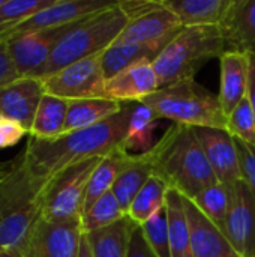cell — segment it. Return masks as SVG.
Wrapping results in <instances>:
<instances>
[{"mask_svg":"<svg viewBox=\"0 0 255 257\" xmlns=\"http://www.w3.org/2000/svg\"><path fill=\"white\" fill-rule=\"evenodd\" d=\"M132 102H122V110L107 120L57 139L42 140L29 136L23 161L30 176L44 187L65 169L92 158H104L123 145Z\"/></svg>","mask_w":255,"mask_h":257,"instance_id":"1","label":"cell"},{"mask_svg":"<svg viewBox=\"0 0 255 257\" xmlns=\"http://www.w3.org/2000/svg\"><path fill=\"white\" fill-rule=\"evenodd\" d=\"M147 157L153 175L188 199L219 182L192 126L173 123L147 151Z\"/></svg>","mask_w":255,"mask_h":257,"instance_id":"2","label":"cell"},{"mask_svg":"<svg viewBox=\"0 0 255 257\" xmlns=\"http://www.w3.org/2000/svg\"><path fill=\"white\" fill-rule=\"evenodd\" d=\"M42 187L27 172L23 152L9 163L0 184V257H21V250L41 218Z\"/></svg>","mask_w":255,"mask_h":257,"instance_id":"3","label":"cell"},{"mask_svg":"<svg viewBox=\"0 0 255 257\" xmlns=\"http://www.w3.org/2000/svg\"><path fill=\"white\" fill-rule=\"evenodd\" d=\"M126 24L128 17L120 9L119 2L75 23L59 41L48 62L33 77L45 78L68 65L101 54L117 41Z\"/></svg>","mask_w":255,"mask_h":257,"instance_id":"4","label":"cell"},{"mask_svg":"<svg viewBox=\"0 0 255 257\" xmlns=\"http://www.w3.org/2000/svg\"><path fill=\"white\" fill-rule=\"evenodd\" d=\"M224 53L225 42L219 26L183 27L153 60L159 86L192 80L209 60Z\"/></svg>","mask_w":255,"mask_h":257,"instance_id":"5","label":"cell"},{"mask_svg":"<svg viewBox=\"0 0 255 257\" xmlns=\"http://www.w3.org/2000/svg\"><path fill=\"white\" fill-rule=\"evenodd\" d=\"M140 102L149 105L159 119H168L173 123L227 130V116L219 96L194 78L161 87Z\"/></svg>","mask_w":255,"mask_h":257,"instance_id":"6","label":"cell"},{"mask_svg":"<svg viewBox=\"0 0 255 257\" xmlns=\"http://www.w3.org/2000/svg\"><path fill=\"white\" fill-rule=\"evenodd\" d=\"M101 160L81 161L53 176L41 190V217L53 223L81 220L87 184Z\"/></svg>","mask_w":255,"mask_h":257,"instance_id":"7","label":"cell"},{"mask_svg":"<svg viewBox=\"0 0 255 257\" xmlns=\"http://www.w3.org/2000/svg\"><path fill=\"white\" fill-rule=\"evenodd\" d=\"M128 17V24L117 38V42L146 44L177 35L183 26L164 2H119Z\"/></svg>","mask_w":255,"mask_h":257,"instance_id":"8","label":"cell"},{"mask_svg":"<svg viewBox=\"0 0 255 257\" xmlns=\"http://www.w3.org/2000/svg\"><path fill=\"white\" fill-rule=\"evenodd\" d=\"M101 54L78 60L45 78H41L45 93L65 101L102 98L107 80L101 65Z\"/></svg>","mask_w":255,"mask_h":257,"instance_id":"9","label":"cell"},{"mask_svg":"<svg viewBox=\"0 0 255 257\" xmlns=\"http://www.w3.org/2000/svg\"><path fill=\"white\" fill-rule=\"evenodd\" d=\"M116 2L102 0H56L51 6L36 12L35 15L14 23L6 27H0V42H8L14 38L62 27L72 24L93 15L102 9L110 8Z\"/></svg>","mask_w":255,"mask_h":257,"instance_id":"10","label":"cell"},{"mask_svg":"<svg viewBox=\"0 0 255 257\" xmlns=\"http://www.w3.org/2000/svg\"><path fill=\"white\" fill-rule=\"evenodd\" d=\"M81 235V220L53 223L41 217L21 250V257H78Z\"/></svg>","mask_w":255,"mask_h":257,"instance_id":"11","label":"cell"},{"mask_svg":"<svg viewBox=\"0 0 255 257\" xmlns=\"http://www.w3.org/2000/svg\"><path fill=\"white\" fill-rule=\"evenodd\" d=\"M230 206L222 233L240 257H255V194L242 179L228 187Z\"/></svg>","mask_w":255,"mask_h":257,"instance_id":"12","label":"cell"},{"mask_svg":"<svg viewBox=\"0 0 255 257\" xmlns=\"http://www.w3.org/2000/svg\"><path fill=\"white\" fill-rule=\"evenodd\" d=\"M74 24L75 23L23 35L5 42L18 74L21 77H33L48 62L59 41L74 27Z\"/></svg>","mask_w":255,"mask_h":257,"instance_id":"13","label":"cell"},{"mask_svg":"<svg viewBox=\"0 0 255 257\" xmlns=\"http://www.w3.org/2000/svg\"><path fill=\"white\" fill-rule=\"evenodd\" d=\"M218 181L227 187L242 181L237 148L233 136L219 128H192Z\"/></svg>","mask_w":255,"mask_h":257,"instance_id":"14","label":"cell"},{"mask_svg":"<svg viewBox=\"0 0 255 257\" xmlns=\"http://www.w3.org/2000/svg\"><path fill=\"white\" fill-rule=\"evenodd\" d=\"M44 83L38 77H21L0 89V116L18 122L29 134L42 96Z\"/></svg>","mask_w":255,"mask_h":257,"instance_id":"15","label":"cell"},{"mask_svg":"<svg viewBox=\"0 0 255 257\" xmlns=\"http://www.w3.org/2000/svg\"><path fill=\"white\" fill-rule=\"evenodd\" d=\"M158 89H161V86L153 63L140 62L108 78L104 84L102 98L117 101L120 104L140 102Z\"/></svg>","mask_w":255,"mask_h":257,"instance_id":"16","label":"cell"},{"mask_svg":"<svg viewBox=\"0 0 255 257\" xmlns=\"http://www.w3.org/2000/svg\"><path fill=\"white\" fill-rule=\"evenodd\" d=\"M183 197L189 229L192 257H240L228 242L222 230L213 224L191 199Z\"/></svg>","mask_w":255,"mask_h":257,"instance_id":"17","label":"cell"},{"mask_svg":"<svg viewBox=\"0 0 255 257\" xmlns=\"http://www.w3.org/2000/svg\"><path fill=\"white\" fill-rule=\"evenodd\" d=\"M225 51H237L255 57V0H231L219 24Z\"/></svg>","mask_w":255,"mask_h":257,"instance_id":"18","label":"cell"},{"mask_svg":"<svg viewBox=\"0 0 255 257\" xmlns=\"http://www.w3.org/2000/svg\"><path fill=\"white\" fill-rule=\"evenodd\" d=\"M219 62L221 89L218 96L225 116H228L236 108V105L248 95L251 56L237 51H225L219 57Z\"/></svg>","mask_w":255,"mask_h":257,"instance_id":"19","label":"cell"},{"mask_svg":"<svg viewBox=\"0 0 255 257\" xmlns=\"http://www.w3.org/2000/svg\"><path fill=\"white\" fill-rule=\"evenodd\" d=\"M173 36H167L158 39L155 42L146 44H125V42H113L105 51L101 54V65L105 75V80L117 75L123 69L140 63V62H152L162 53V50L171 42Z\"/></svg>","mask_w":255,"mask_h":257,"instance_id":"20","label":"cell"},{"mask_svg":"<svg viewBox=\"0 0 255 257\" xmlns=\"http://www.w3.org/2000/svg\"><path fill=\"white\" fill-rule=\"evenodd\" d=\"M183 27L219 26L231 0H162Z\"/></svg>","mask_w":255,"mask_h":257,"instance_id":"21","label":"cell"},{"mask_svg":"<svg viewBox=\"0 0 255 257\" xmlns=\"http://www.w3.org/2000/svg\"><path fill=\"white\" fill-rule=\"evenodd\" d=\"M132 155L134 154H129L122 145L99 161L98 167L93 170V173L89 179V184H87L84 205H83V214L99 197H102L104 194H107L108 191L113 190L119 175L126 167V164L131 161Z\"/></svg>","mask_w":255,"mask_h":257,"instance_id":"22","label":"cell"},{"mask_svg":"<svg viewBox=\"0 0 255 257\" xmlns=\"http://www.w3.org/2000/svg\"><path fill=\"white\" fill-rule=\"evenodd\" d=\"M122 110V104L104 98H89L68 101V114L63 126V134L95 126L108 117L117 114Z\"/></svg>","mask_w":255,"mask_h":257,"instance_id":"23","label":"cell"},{"mask_svg":"<svg viewBox=\"0 0 255 257\" xmlns=\"http://www.w3.org/2000/svg\"><path fill=\"white\" fill-rule=\"evenodd\" d=\"M165 212L170 235L171 257H192L191 254V229L183 205V197L176 190H168L165 197Z\"/></svg>","mask_w":255,"mask_h":257,"instance_id":"24","label":"cell"},{"mask_svg":"<svg viewBox=\"0 0 255 257\" xmlns=\"http://www.w3.org/2000/svg\"><path fill=\"white\" fill-rule=\"evenodd\" d=\"M158 114L143 102H132L123 148L129 154H144L153 148V131L159 125Z\"/></svg>","mask_w":255,"mask_h":257,"instance_id":"25","label":"cell"},{"mask_svg":"<svg viewBox=\"0 0 255 257\" xmlns=\"http://www.w3.org/2000/svg\"><path fill=\"white\" fill-rule=\"evenodd\" d=\"M150 176H153V169L149 161L147 152L137 155L134 154L131 161L119 175L111 190L125 212H128V208L131 206L132 200Z\"/></svg>","mask_w":255,"mask_h":257,"instance_id":"26","label":"cell"},{"mask_svg":"<svg viewBox=\"0 0 255 257\" xmlns=\"http://www.w3.org/2000/svg\"><path fill=\"white\" fill-rule=\"evenodd\" d=\"M68 114V101L45 93L39 102L30 137L51 140L63 134V126Z\"/></svg>","mask_w":255,"mask_h":257,"instance_id":"27","label":"cell"},{"mask_svg":"<svg viewBox=\"0 0 255 257\" xmlns=\"http://www.w3.org/2000/svg\"><path fill=\"white\" fill-rule=\"evenodd\" d=\"M135 223L126 215L123 220L105 229L87 233L95 257H126L131 230Z\"/></svg>","mask_w":255,"mask_h":257,"instance_id":"28","label":"cell"},{"mask_svg":"<svg viewBox=\"0 0 255 257\" xmlns=\"http://www.w3.org/2000/svg\"><path fill=\"white\" fill-rule=\"evenodd\" d=\"M168 187L158 176H150L149 181L138 191L131 206L128 208L126 215L138 226L146 223L155 212L165 206V197L168 193Z\"/></svg>","mask_w":255,"mask_h":257,"instance_id":"29","label":"cell"},{"mask_svg":"<svg viewBox=\"0 0 255 257\" xmlns=\"http://www.w3.org/2000/svg\"><path fill=\"white\" fill-rule=\"evenodd\" d=\"M125 217L126 212L120 206L119 200L116 199L113 191H108L83 214L81 227L84 233H92L108 226H113Z\"/></svg>","mask_w":255,"mask_h":257,"instance_id":"30","label":"cell"},{"mask_svg":"<svg viewBox=\"0 0 255 257\" xmlns=\"http://www.w3.org/2000/svg\"><path fill=\"white\" fill-rule=\"evenodd\" d=\"M191 200L213 224H216L221 230L224 229L230 206V193L227 185L216 182L204 188Z\"/></svg>","mask_w":255,"mask_h":257,"instance_id":"31","label":"cell"},{"mask_svg":"<svg viewBox=\"0 0 255 257\" xmlns=\"http://www.w3.org/2000/svg\"><path fill=\"white\" fill-rule=\"evenodd\" d=\"M227 131L234 139L255 148V111L248 95L227 116Z\"/></svg>","mask_w":255,"mask_h":257,"instance_id":"32","label":"cell"},{"mask_svg":"<svg viewBox=\"0 0 255 257\" xmlns=\"http://www.w3.org/2000/svg\"><path fill=\"white\" fill-rule=\"evenodd\" d=\"M143 235L150 245V248L155 251L158 257H171L170 248V235H168V223H167V212L165 206L155 212L146 223L141 226Z\"/></svg>","mask_w":255,"mask_h":257,"instance_id":"33","label":"cell"},{"mask_svg":"<svg viewBox=\"0 0 255 257\" xmlns=\"http://www.w3.org/2000/svg\"><path fill=\"white\" fill-rule=\"evenodd\" d=\"M56 0H3L0 5V27L26 20L51 6Z\"/></svg>","mask_w":255,"mask_h":257,"instance_id":"34","label":"cell"},{"mask_svg":"<svg viewBox=\"0 0 255 257\" xmlns=\"http://www.w3.org/2000/svg\"><path fill=\"white\" fill-rule=\"evenodd\" d=\"M234 143H236L237 154H239L242 179L248 184V187L255 194V148L243 143L239 139H234Z\"/></svg>","mask_w":255,"mask_h":257,"instance_id":"35","label":"cell"},{"mask_svg":"<svg viewBox=\"0 0 255 257\" xmlns=\"http://www.w3.org/2000/svg\"><path fill=\"white\" fill-rule=\"evenodd\" d=\"M26 134H29L18 122L0 116V149L17 145Z\"/></svg>","mask_w":255,"mask_h":257,"instance_id":"36","label":"cell"},{"mask_svg":"<svg viewBox=\"0 0 255 257\" xmlns=\"http://www.w3.org/2000/svg\"><path fill=\"white\" fill-rule=\"evenodd\" d=\"M126 257H158L155 251L150 248L147 244L143 230L138 224L134 226L129 235V242H128V256Z\"/></svg>","mask_w":255,"mask_h":257,"instance_id":"37","label":"cell"},{"mask_svg":"<svg viewBox=\"0 0 255 257\" xmlns=\"http://www.w3.org/2000/svg\"><path fill=\"white\" fill-rule=\"evenodd\" d=\"M21 78L5 42H0V89Z\"/></svg>","mask_w":255,"mask_h":257,"instance_id":"38","label":"cell"},{"mask_svg":"<svg viewBox=\"0 0 255 257\" xmlns=\"http://www.w3.org/2000/svg\"><path fill=\"white\" fill-rule=\"evenodd\" d=\"M78 257H95L93 256V250L90 245V239L89 235L83 232L81 235V241H80V250H78Z\"/></svg>","mask_w":255,"mask_h":257,"instance_id":"39","label":"cell"},{"mask_svg":"<svg viewBox=\"0 0 255 257\" xmlns=\"http://www.w3.org/2000/svg\"><path fill=\"white\" fill-rule=\"evenodd\" d=\"M248 96H249V99H251V104H252L255 111V57H251V72H249Z\"/></svg>","mask_w":255,"mask_h":257,"instance_id":"40","label":"cell"},{"mask_svg":"<svg viewBox=\"0 0 255 257\" xmlns=\"http://www.w3.org/2000/svg\"><path fill=\"white\" fill-rule=\"evenodd\" d=\"M8 170H9V163H8V164H5L3 167H0V184H2V181L5 179V176H6Z\"/></svg>","mask_w":255,"mask_h":257,"instance_id":"41","label":"cell"},{"mask_svg":"<svg viewBox=\"0 0 255 257\" xmlns=\"http://www.w3.org/2000/svg\"><path fill=\"white\" fill-rule=\"evenodd\" d=\"M2 2H3V0H0V5H2Z\"/></svg>","mask_w":255,"mask_h":257,"instance_id":"42","label":"cell"}]
</instances>
